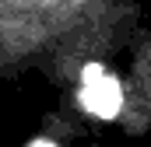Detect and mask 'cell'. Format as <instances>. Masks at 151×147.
I'll return each mask as SVG.
<instances>
[{
  "instance_id": "obj_1",
  "label": "cell",
  "mask_w": 151,
  "mask_h": 147,
  "mask_svg": "<svg viewBox=\"0 0 151 147\" xmlns=\"http://www.w3.org/2000/svg\"><path fill=\"white\" fill-rule=\"evenodd\" d=\"M81 102L84 109L109 119L119 112V84H116L109 74H102V67H88L84 70V91H81Z\"/></svg>"
},
{
  "instance_id": "obj_2",
  "label": "cell",
  "mask_w": 151,
  "mask_h": 147,
  "mask_svg": "<svg viewBox=\"0 0 151 147\" xmlns=\"http://www.w3.org/2000/svg\"><path fill=\"white\" fill-rule=\"evenodd\" d=\"M32 147H56V144H49V140H39V144H32Z\"/></svg>"
}]
</instances>
